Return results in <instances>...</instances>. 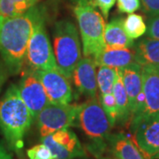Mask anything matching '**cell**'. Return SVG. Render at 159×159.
Listing matches in <instances>:
<instances>
[{
	"label": "cell",
	"instance_id": "d4e9b609",
	"mask_svg": "<svg viewBox=\"0 0 159 159\" xmlns=\"http://www.w3.org/2000/svg\"><path fill=\"white\" fill-rule=\"evenodd\" d=\"M118 9L123 13H134L140 9L141 0H117Z\"/></svg>",
	"mask_w": 159,
	"mask_h": 159
},
{
	"label": "cell",
	"instance_id": "d6986e66",
	"mask_svg": "<svg viewBox=\"0 0 159 159\" xmlns=\"http://www.w3.org/2000/svg\"><path fill=\"white\" fill-rule=\"evenodd\" d=\"M117 109H118V122L125 124L126 122H130L132 119L128 97L125 91V86L122 80V74L120 70H117V75L114 81L113 89H112Z\"/></svg>",
	"mask_w": 159,
	"mask_h": 159
},
{
	"label": "cell",
	"instance_id": "5bb4252c",
	"mask_svg": "<svg viewBox=\"0 0 159 159\" xmlns=\"http://www.w3.org/2000/svg\"><path fill=\"white\" fill-rule=\"evenodd\" d=\"M119 69L122 74V80L127 94L131 114L133 117L136 109L137 97L142 92V66L134 62Z\"/></svg>",
	"mask_w": 159,
	"mask_h": 159
},
{
	"label": "cell",
	"instance_id": "ba28073f",
	"mask_svg": "<svg viewBox=\"0 0 159 159\" xmlns=\"http://www.w3.org/2000/svg\"><path fill=\"white\" fill-rule=\"evenodd\" d=\"M42 143L50 148L53 159H74L85 156L78 137L68 128L60 129L42 138Z\"/></svg>",
	"mask_w": 159,
	"mask_h": 159
},
{
	"label": "cell",
	"instance_id": "277c9868",
	"mask_svg": "<svg viewBox=\"0 0 159 159\" xmlns=\"http://www.w3.org/2000/svg\"><path fill=\"white\" fill-rule=\"evenodd\" d=\"M81 34L83 54L95 58L104 49L105 22L90 0H80L74 9Z\"/></svg>",
	"mask_w": 159,
	"mask_h": 159
},
{
	"label": "cell",
	"instance_id": "603a6c76",
	"mask_svg": "<svg viewBox=\"0 0 159 159\" xmlns=\"http://www.w3.org/2000/svg\"><path fill=\"white\" fill-rule=\"evenodd\" d=\"M99 101L101 102V105L105 111L106 114L108 115L111 124L114 125L116 124V122H118V109H117V104H116L113 94L112 93L106 94V95L100 94Z\"/></svg>",
	"mask_w": 159,
	"mask_h": 159
},
{
	"label": "cell",
	"instance_id": "1f68e13d",
	"mask_svg": "<svg viewBox=\"0 0 159 159\" xmlns=\"http://www.w3.org/2000/svg\"><path fill=\"white\" fill-rule=\"evenodd\" d=\"M1 19H2V18H1V17H0V20H1Z\"/></svg>",
	"mask_w": 159,
	"mask_h": 159
},
{
	"label": "cell",
	"instance_id": "cb8c5ba5",
	"mask_svg": "<svg viewBox=\"0 0 159 159\" xmlns=\"http://www.w3.org/2000/svg\"><path fill=\"white\" fill-rule=\"evenodd\" d=\"M27 155L29 159H53L50 148L43 143L35 145L28 149Z\"/></svg>",
	"mask_w": 159,
	"mask_h": 159
},
{
	"label": "cell",
	"instance_id": "4fadbf2b",
	"mask_svg": "<svg viewBox=\"0 0 159 159\" xmlns=\"http://www.w3.org/2000/svg\"><path fill=\"white\" fill-rule=\"evenodd\" d=\"M96 68L95 60L92 57H85L80 58L72 74L76 89L89 99L97 97L98 87Z\"/></svg>",
	"mask_w": 159,
	"mask_h": 159
},
{
	"label": "cell",
	"instance_id": "f546056e",
	"mask_svg": "<svg viewBox=\"0 0 159 159\" xmlns=\"http://www.w3.org/2000/svg\"><path fill=\"white\" fill-rule=\"evenodd\" d=\"M4 80H5L4 74H3V72L1 71V68H0V89H1V88H2L3 83H4Z\"/></svg>",
	"mask_w": 159,
	"mask_h": 159
},
{
	"label": "cell",
	"instance_id": "4316f807",
	"mask_svg": "<svg viewBox=\"0 0 159 159\" xmlns=\"http://www.w3.org/2000/svg\"><path fill=\"white\" fill-rule=\"evenodd\" d=\"M142 10L150 17L159 14V0H141Z\"/></svg>",
	"mask_w": 159,
	"mask_h": 159
},
{
	"label": "cell",
	"instance_id": "ac0fdd59",
	"mask_svg": "<svg viewBox=\"0 0 159 159\" xmlns=\"http://www.w3.org/2000/svg\"><path fill=\"white\" fill-rule=\"evenodd\" d=\"M104 44L110 48H134V41L127 36L123 28L122 19H113L105 25Z\"/></svg>",
	"mask_w": 159,
	"mask_h": 159
},
{
	"label": "cell",
	"instance_id": "6da1fadb",
	"mask_svg": "<svg viewBox=\"0 0 159 159\" xmlns=\"http://www.w3.org/2000/svg\"><path fill=\"white\" fill-rule=\"evenodd\" d=\"M43 20L38 6L20 16L0 20V53L8 72L18 74L23 68L29 39L34 26Z\"/></svg>",
	"mask_w": 159,
	"mask_h": 159
},
{
	"label": "cell",
	"instance_id": "9c48e42d",
	"mask_svg": "<svg viewBox=\"0 0 159 159\" xmlns=\"http://www.w3.org/2000/svg\"><path fill=\"white\" fill-rule=\"evenodd\" d=\"M142 77L144 108L141 113L131 119L130 124L141 119L159 118V66H142Z\"/></svg>",
	"mask_w": 159,
	"mask_h": 159
},
{
	"label": "cell",
	"instance_id": "8fae6325",
	"mask_svg": "<svg viewBox=\"0 0 159 159\" xmlns=\"http://www.w3.org/2000/svg\"><path fill=\"white\" fill-rule=\"evenodd\" d=\"M44 88L49 101L52 104H68L73 92L68 78L59 70H33Z\"/></svg>",
	"mask_w": 159,
	"mask_h": 159
},
{
	"label": "cell",
	"instance_id": "9a60e30c",
	"mask_svg": "<svg viewBox=\"0 0 159 159\" xmlns=\"http://www.w3.org/2000/svg\"><path fill=\"white\" fill-rule=\"evenodd\" d=\"M97 66L122 68L134 63V50L132 48H110L104 47L102 51L93 58Z\"/></svg>",
	"mask_w": 159,
	"mask_h": 159
},
{
	"label": "cell",
	"instance_id": "83f0119b",
	"mask_svg": "<svg viewBox=\"0 0 159 159\" xmlns=\"http://www.w3.org/2000/svg\"><path fill=\"white\" fill-rule=\"evenodd\" d=\"M116 0H93L94 6H97L105 19L108 18L109 11L114 6Z\"/></svg>",
	"mask_w": 159,
	"mask_h": 159
},
{
	"label": "cell",
	"instance_id": "2e32d148",
	"mask_svg": "<svg viewBox=\"0 0 159 159\" xmlns=\"http://www.w3.org/2000/svg\"><path fill=\"white\" fill-rule=\"evenodd\" d=\"M110 152L116 159H146L136 144L124 134H111L108 145Z\"/></svg>",
	"mask_w": 159,
	"mask_h": 159
},
{
	"label": "cell",
	"instance_id": "52a82bcc",
	"mask_svg": "<svg viewBox=\"0 0 159 159\" xmlns=\"http://www.w3.org/2000/svg\"><path fill=\"white\" fill-rule=\"evenodd\" d=\"M26 59L31 70H59L44 29V19L34 26L29 39Z\"/></svg>",
	"mask_w": 159,
	"mask_h": 159
},
{
	"label": "cell",
	"instance_id": "44dd1931",
	"mask_svg": "<svg viewBox=\"0 0 159 159\" xmlns=\"http://www.w3.org/2000/svg\"><path fill=\"white\" fill-rule=\"evenodd\" d=\"M123 28L125 34L132 40L140 38L147 31V25L142 16L135 13H130L123 20Z\"/></svg>",
	"mask_w": 159,
	"mask_h": 159
},
{
	"label": "cell",
	"instance_id": "3957f363",
	"mask_svg": "<svg viewBox=\"0 0 159 159\" xmlns=\"http://www.w3.org/2000/svg\"><path fill=\"white\" fill-rule=\"evenodd\" d=\"M78 125L90 141L89 149L98 157L108 145L113 125L97 97L81 104L78 116Z\"/></svg>",
	"mask_w": 159,
	"mask_h": 159
},
{
	"label": "cell",
	"instance_id": "7402d4cb",
	"mask_svg": "<svg viewBox=\"0 0 159 159\" xmlns=\"http://www.w3.org/2000/svg\"><path fill=\"white\" fill-rule=\"evenodd\" d=\"M117 68L109 66H100L97 74V87L100 90L101 95H106L112 93L113 84L116 75Z\"/></svg>",
	"mask_w": 159,
	"mask_h": 159
},
{
	"label": "cell",
	"instance_id": "4dcf8cb0",
	"mask_svg": "<svg viewBox=\"0 0 159 159\" xmlns=\"http://www.w3.org/2000/svg\"><path fill=\"white\" fill-rule=\"evenodd\" d=\"M97 159H116V158H111V157H99Z\"/></svg>",
	"mask_w": 159,
	"mask_h": 159
},
{
	"label": "cell",
	"instance_id": "30bf717a",
	"mask_svg": "<svg viewBox=\"0 0 159 159\" xmlns=\"http://www.w3.org/2000/svg\"><path fill=\"white\" fill-rule=\"evenodd\" d=\"M134 141L146 158H159V118L141 119L130 124Z\"/></svg>",
	"mask_w": 159,
	"mask_h": 159
},
{
	"label": "cell",
	"instance_id": "7c38bea8",
	"mask_svg": "<svg viewBox=\"0 0 159 159\" xmlns=\"http://www.w3.org/2000/svg\"><path fill=\"white\" fill-rule=\"evenodd\" d=\"M17 87L23 102L34 120L40 111L51 103L43 86L34 71L30 70L23 75Z\"/></svg>",
	"mask_w": 159,
	"mask_h": 159
},
{
	"label": "cell",
	"instance_id": "f1b7e54d",
	"mask_svg": "<svg viewBox=\"0 0 159 159\" xmlns=\"http://www.w3.org/2000/svg\"><path fill=\"white\" fill-rule=\"evenodd\" d=\"M0 159H12L11 154L9 153L2 145H0Z\"/></svg>",
	"mask_w": 159,
	"mask_h": 159
},
{
	"label": "cell",
	"instance_id": "e0dca14e",
	"mask_svg": "<svg viewBox=\"0 0 159 159\" xmlns=\"http://www.w3.org/2000/svg\"><path fill=\"white\" fill-rule=\"evenodd\" d=\"M134 61L140 66H159V40L146 37L134 45Z\"/></svg>",
	"mask_w": 159,
	"mask_h": 159
},
{
	"label": "cell",
	"instance_id": "484cf974",
	"mask_svg": "<svg viewBox=\"0 0 159 159\" xmlns=\"http://www.w3.org/2000/svg\"><path fill=\"white\" fill-rule=\"evenodd\" d=\"M146 34L148 37L159 40V14L148 19Z\"/></svg>",
	"mask_w": 159,
	"mask_h": 159
},
{
	"label": "cell",
	"instance_id": "ffe728a7",
	"mask_svg": "<svg viewBox=\"0 0 159 159\" xmlns=\"http://www.w3.org/2000/svg\"><path fill=\"white\" fill-rule=\"evenodd\" d=\"M39 0H0V17L3 19L20 16L36 5Z\"/></svg>",
	"mask_w": 159,
	"mask_h": 159
},
{
	"label": "cell",
	"instance_id": "8992f818",
	"mask_svg": "<svg viewBox=\"0 0 159 159\" xmlns=\"http://www.w3.org/2000/svg\"><path fill=\"white\" fill-rule=\"evenodd\" d=\"M81 104H52L43 109L36 117L41 137L70 126L78 125V116Z\"/></svg>",
	"mask_w": 159,
	"mask_h": 159
},
{
	"label": "cell",
	"instance_id": "5b68a950",
	"mask_svg": "<svg viewBox=\"0 0 159 159\" xmlns=\"http://www.w3.org/2000/svg\"><path fill=\"white\" fill-rule=\"evenodd\" d=\"M53 48L57 68L66 78L71 79L75 66L81 58L79 34L72 21L64 20L56 23Z\"/></svg>",
	"mask_w": 159,
	"mask_h": 159
},
{
	"label": "cell",
	"instance_id": "7a4b0ae2",
	"mask_svg": "<svg viewBox=\"0 0 159 159\" xmlns=\"http://www.w3.org/2000/svg\"><path fill=\"white\" fill-rule=\"evenodd\" d=\"M34 122L16 85H11L0 101V129L10 148L19 151L23 138Z\"/></svg>",
	"mask_w": 159,
	"mask_h": 159
}]
</instances>
